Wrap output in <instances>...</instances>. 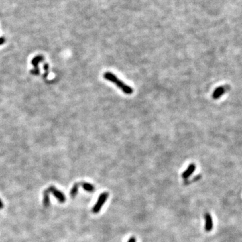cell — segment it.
I'll list each match as a JSON object with an SVG mask.
<instances>
[{
  "mask_svg": "<svg viewBox=\"0 0 242 242\" xmlns=\"http://www.w3.org/2000/svg\"><path fill=\"white\" fill-rule=\"evenodd\" d=\"M104 78L110 82L113 83L114 84H115L117 88H119L120 90H122V92L125 93V94L129 95L132 94L133 93V90L131 87L128 86L123 82H122L121 79L118 78L113 73L110 72H106L104 74Z\"/></svg>",
  "mask_w": 242,
  "mask_h": 242,
  "instance_id": "cell-1",
  "label": "cell"
},
{
  "mask_svg": "<svg viewBox=\"0 0 242 242\" xmlns=\"http://www.w3.org/2000/svg\"><path fill=\"white\" fill-rule=\"evenodd\" d=\"M108 196H109V193L107 192H104L100 194V195L98 198V200H97L96 204H94V206H93L92 209V212L94 213H98L100 211L102 207L104 206V203L107 200Z\"/></svg>",
  "mask_w": 242,
  "mask_h": 242,
  "instance_id": "cell-2",
  "label": "cell"
},
{
  "mask_svg": "<svg viewBox=\"0 0 242 242\" xmlns=\"http://www.w3.org/2000/svg\"><path fill=\"white\" fill-rule=\"evenodd\" d=\"M46 191L48 192H51L53 193V194L57 198V200H59L60 202H65V200H66V199H65V195L63 194L62 192L58 190L55 187L51 186V187L48 188V189L46 190Z\"/></svg>",
  "mask_w": 242,
  "mask_h": 242,
  "instance_id": "cell-3",
  "label": "cell"
},
{
  "mask_svg": "<svg viewBox=\"0 0 242 242\" xmlns=\"http://www.w3.org/2000/svg\"><path fill=\"white\" fill-rule=\"evenodd\" d=\"M204 220H205V226L204 229L206 232L211 231L213 227V218L211 215L209 213H206L204 214Z\"/></svg>",
  "mask_w": 242,
  "mask_h": 242,
  "instance_id": "cell-4",
  "label": "cell"
},
{
  "mask_svg": "<svg viewBox=\"0 0 242 242\" xmlns=\"http://www.w3.org/2000/svg\"><path fill=\"white\" fill-rule=\"evenodd\" d=\"M196 170V165L194 164H190V165L188 166L187 169L185 170L184 172H183L182 174V178L187 180L188 179L192 174L194 173V172Z\"/></svg>",
  "mask_w": 242,
  "mask_h": 242,
  "instance_id": "cell-5",
  "label": "cell"
},
{
  "mask_svg": "<svg viewBox=\"0 0 242 242\" xmlns=\"http://www.w3.org/2000/svg\"><path fill=\"white\" fill-rule=\"evenodd\" d=\"M225 92V90L224 87H219L216 90H215L213 94V99H218L224 94Z\"/></svg>",
  "mask_w": 242,
  "mask_h": 242,
  "instance_id": "cell-6",
  "label": "cell"
},
{
  "mask_svg": "<svg viewBox=\"0 0 242 242\" xmlns=\"http://www.w3.org/2000/svg\"><path fill=\"white\" fill-rule=\"evenodd\" d=\"M43 60H44V58L42 56L38 55V56H36L35 57H34L33 59H32V61H31V63H32V65L34 67V68H36V67H38V64H39V63L43 61Z\"/></svg>",
  "mask_w": 242,
  "mask_h": 242,
  "instance_id": "cell-7",
  "label": "cell"
},
{
  "mask_svg": "<svg viewBox=\"0 0 242 242\" xmlns=\"http://www.w3.org/2000/svg\"><path fill=\"white\" fill-rule=\"evenodd\" d=\"M80 184L82 186L83 188L87 192H92L94 191L95 187L94 185L92 184H90L88 182H82V183H80Z\"/></svg>",
  "mask_w": 242,
  "mask_h": 242,
  "instance_id": "cell-8",
  "label": "cell"
},
{
  "mask_svg": "<svg viewBox=\"0 0 242 242\" xmlns=\"http://www.w3.org/2000/svg\"><path fill=\"white\" fill-rule=\"evenodd\" d=\"M80 186V183H75L74 185H73V186L72 188H71V191H70V195L72 197V198H74V197L76 196L77 194V192H78V188H79V186Z\"/></svg>",
  "mask_w": 242,
  "mask_h": 242,
  "instance_id": "cell-9",
  "label": "cell"
},
{
  "mask_svg": "<svg viewBox=\"0 0 242 242\" xmlns=\"http://www.w3.org/2000/svg\"><path fill=\"white\" fill-rule=\"evenodd\" d=\"M43 204L44 206H48L49 205V194L44 191V198H43Z\"/></svg>",
  "mask_w": 242,
  "mask_h": 242,
  "instance_id": "cell-10",
  "label": "cell"
},
{
  "mask_svg": "<svg viewBox=\"0 0 242 242\" xmlns=\"http://www.w3.org/2000/svg\"><path fill=\"white\" fill-rule=\"evenodd\" d=\"M48 68H49V65H48V63H44V65H43V69H44V71H45V73H44V74L43 75V78H44V79H46V77H48Z\"/></svg>",
  "mask_w": 242,
  "mask_h": 242,
  "instance_id": "cell-11",
  "label": "cell"
},
{
  "mask_svg": "<svg viewBox=\"0 0 242 242\" xmlns=\"http://www.w3.org/2000/svg\"><path fill=\"white\" fill-rule=\"evenodd\" d=\"M30 73H31V74L34 75H39V73H40L39 68H38V67H36V68H34L33 69H32V70L30 71Z\"/></svg>",
  "mask_w": 242,
  "mask_h": 242,
  "instance_id": "cell-12",
  "label": "cell"
},
{
  "mask_svg": "<svg viewBox=\"0 0 242 242\" xmlns=\"http://www.w3.org/2000/svg\"><path fill=\"white\" fill-rule=\"evenodd\" d=\"M127 242H137V239L134 236H132V237H131L129 239H128Z\"/></svg>",
  "mask_w": 242,
  "mask_h": 242,
  "instance_id": "cell-13",
  "label": "cell"
},
{
  "mask_svg": "<svg viewBox=\"0 0 242 242\" xmlns=\"http://www.w3.org/2000/svg\"><path fill=\"white\" fill-rule=\"evenodd\" d=\"M5 38L2 36V37H0V45H1V44H3L4 42H5Z\"/></svg>",
  "mask_w": 242,
  "mask_h": 242,
  "instance_id": "cell-14",
  "label": "cell"
},
{
  "mask_svg": "<svg viewBox=\"0 0 242 242\" xmlns=\"http://www.w3.org/2000/svg\"><path fill=\"white\" fill-rule=\"evenodd\" d=\"M3 208V203L2 201L0 200V208Z\"/></svg>",
  "mask_w": 242,
  "mask_h": 242,
  "instance_id": "cell-15",
  "label": "cell"
}]
</instances>
